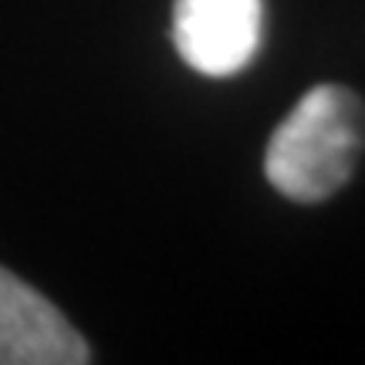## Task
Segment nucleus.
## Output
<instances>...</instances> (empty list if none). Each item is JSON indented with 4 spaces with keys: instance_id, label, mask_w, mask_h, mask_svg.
<instances>
[{
    "instance_id": "obj_2",
    "label": "nucleus",
    "mask_w": 365,
    "mask_h": 365,
    "mask_svg": "<svg viewBox=\"0 0 365 365\" xmlns=\"http://www.w3.org/2000/svg\"><path fill=\"white\" fill-rule=\"evenodd\" d=\"M173 44L207 78H230L261 44V0H176Z\"/></svg>"
},
{
    "instance_id": "obj_1",
    "label": "nucleus",
    "mask_w": 365,
    "mask_h": 365,
    "mask_svg": "<svg viewBox=\"0 0 365 365\" xmlns=\"http://www.w3.org/2000/svg\"><path fill=\"white\" fill-rule=\"evenodd\" d=\"M365 149V108L341 85H314L274 129L264 173L294 203H322L349 182Z\"/></svg>"
},
{
    "instance_id": "obj_3",
    "label": "nucleus",
    "mask_w": 365,
    "mask_h": 365,
    "mask_svg": "<svg viewBox=\"0 0 365 365\" xmlns=\"http://www.w3.org/2000/svg\"><path fill=\"white\" fill-rule=\"evenodd\" d=\"M91 352L51 301L0 267V365H85Z\"/></svg>"
}]
</instances>
